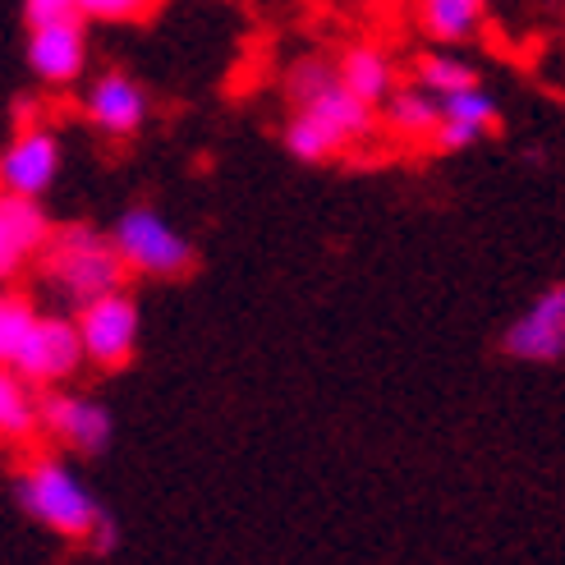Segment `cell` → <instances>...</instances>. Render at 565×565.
I'll use <instances>...</instances> for the list:
<instances>
[{
  "mask_svg": "<svg viewBox=\"0 0 565 565\" xmlns=\"http://www.w3.org/2000/svg\"><path fill=\"white\" fill-rule=\"evenodd\" d=\"M373 129H377V106L359 102L335 74L327 88L295 102V116L286 125V148L295 161L318 166L345 148H359L363 138H373Z\"/></svg>",
  "mask_w": 565,
  "mask_h": 565,
  "instance_id": "6da1fadb",
  "label": "cell"
},
{
  "mask_svg": "<svg viewBox=\"0 0 565 565\" xmlns=\"http://www.w3.org/2000/svg\"><path fill=\"white\" fill-rule=\"evenodd\" d=\"M42 253H46V263H42L46 290L70 308H83L110 290H125L120 253L110 244V235L93 231V225H70V231L51 235Z\"/></svg>",
  "mask_w": 565,
  "mask_h": 565,
  "instance_id": "7a4b0ae2",
  "label": "cell"
},
{
  "mask_svg": "<svg viewBox=\"0 0 565 565\" xmlns=\"http://www.w3.org/2000/svg\"><path fill=\"white\" fill-rule=\"evenodd\" d=\"M19 505L42 529H51L55 539H70V543H88L93 524L102 520V505H97L93 488L55 456H38V460L23 465Z\"/></svg>",
  "mask_w": 565,
  "mask_h": 565,
  "instance_id": "3957f363",
  "label": "cell"
},
{
  "mask_svg": "<svg viewBox=\"0 0 565 565\" xmlns=\"http://www.w3.org/2000/svg\"><path fill=\"white\" fill-rule=\"evenodd\" d=\"M110 244H116L125 271L152 276V280L184 276L189 263H193V244L157 207H129V212H120L116 231H110Z\"/></svg>",
  "mask_w": 565,
  "mask_h": 565,
  "instance_id": "277c9868",
  "label": "cell"
},
{
  "mask_svg": "<svg viewBox=\"0 0 565 565\" xmlns=\"http://www.w3.org/2000/svg\"><path fill=\"white\" fill-rule=\"evenodd\" d=\"M74 322H78L83 359L106 373L125 369L138 354V341H143V313H138V299L129 290H110L93 303L74 308Z\"/></svg>",
  "mask_w": 565,
  "mask_h": 565,
  "instance_id": "5b68a950",
  "label": "cell"
},
{
  "mask_svg": "<svg viewBox=\"0 0 565 565\" xmlns=\"http://www.w3.org/2000/svg\"><path fill=\"white\" fill-rule=\"evenodd\" d=\"M501 354L515 363H561L565 359V280L539 290L524 313L501 331Z\"/></svg>",
  "mask_w": 565,
  "mask_h": 565,
  "instance_id": "8992f818",
  "label": "cell"
},
{
  "mask_svg": "<svg viewBox=\"0 0 565 565\" xmlns=\"http://www.w3.org/2000/svg\"><path fill=\"white\" fill-rule=\"evenodd\" d=\"M61 161H65L61 134L46 125H19V134L0 148V189L42 203V193L61 175Z\"/></svg>",
  "mask_w": 565,
  "mask_h": 565,
  "instance_id": "52a82bcc",
  "label": "cell"
},
{
  "mask_svg": "<svg viewBox=\"0 0 565 565\" xmlns=\"http://www.w3.org/2000/svg\"><path fill=\"white\" fill-rule=\"evenodd\" d=\"M83 341H78V322L65 313H42L33 335H28L23 354L14 359V373L33 386H61L83 369Z\"/></svg>",
  "mask_w": 565,
  "mask_h": 565,
  "instance_id": "ba28073f",
  "label": "cell"
},
{
  "mask_svg": "<svg viewBox=\"0 0 565 565\" xmlns=\"http://www.w3.org/2000/svg\"><path fill=\"white\" fill-rule=\"evenodd\" d=\"M28 70L42 88H74L88 70V19L28 28Z\"/></svg>",
  "mask_w": 565,
  "mask_h": 565,
  "instance_id": "9c48e42d",
  "label": "cell"
},
{
  "mask_svg": "<svg viewBox=\"0 0 565 565\" xmlns=\"http://www.w3.org/2000/svg\"><path fill=\"white\" fill-rule=\"evenodd\" d=\"M38 423L42 428L70 446V450H83V456H97V450L110 446V433H116V423H110V409L93 395H78V391H51L38 401Z\"/></svg>",
  "mask_w": 565,
  "mask_h": 565,
  "instance_id": "30bf717a",
  "label": "cell"
},
{
  "mask_svg": "<svg viewBox=\"0 0 565 565\" xmlns=\"http://www.w3.org/2000/svg\"><path fill=\"white\" fill-rule=\"evenodd\" d=\"M148 93L143 83L120 74V70H106L88 83V93H83V116H88V125L106 138H134L138 129L148 125Z\"/></svg>",
  "mask_w": 565,
  "mask_h": 565,
  "instance_id": "8fae6325",
  "label": "cell"
},
{
  "mask_svg": "<svg viewBox=\"0 0 565 565\" xmlns=\"http://www.w3.org/2000/svg\"><path fill=\"white\" fill-rule=\"evenodd\" d=\"M51 244V221L38 198H19L0 189V286H10L14 276L33 267L42 258V248Z\"/></svg>",
  "mask_w": 565,
  "mask_h": 565,
  "instance_id": "7c38bea8",
  "label": "cell"
},
{
  "mask_svg": "<svg viewBox=\"0 0 565 565\" xmlns=\"http://www.w3.org/2000/svg\"><path fill=\"white\" fill-rule=\"evenodd\" d=\"M501 125V106L497 97L478 83V88H465V93H450L441 97V125L433 134V148L437 152H469L473 143Z\"/></svg>",
  "mask_w": 565,
  "mask_h": 565,
  "instance_id": "4fadbf2b",
  "label": "cell"
},
{
  "mask_svg": "<svg viewBox=\"0 0 565 565\" xmlns=\"http://www.w3.org/2000/svg\"><path fill=\"white\" fill-rule=\"evenodd\" d=\"M335 74H341V83L369 106H382L395 88V65L391 55L382 46H369V42H354L341 51V61H335Z\"/></svg>",
  "mask_w": 565,
  "mask_h": 565,
  "instance_id": "5bb4252c",
  "label": "cell"
},
{
  "mask_svg": "<svg viewBox=\"0 0 565 565\" xmlns=\"http://www.w3.org/2000/svg\"><path fill=\"white\" fill-rule=\"evenodd\" d=\"M382 125L395 138H428L433 143V134L441 125V97L418 88V83H395L391 97L382 102Z\"/></svg>",
  "mask_w": 565,
  "mask_h": 565,
  "instance_id": "9a60e30c",
  "label": "cell"
},
{
  "mask_svg": "<svg viewBox=\"0 0 565 565\" xmlns=\"http://www.w3.org/2000/svg\"><path fill=\"white\" fill-rule=\"evenodd\" d=\"M418 6V23L423 33L441 46H456V42H469L478 28H483V14L492 0H414Z\"/></svg>",
  "mask_w": 565,
  "mask_h": 565,
  "instance_id": "2e32d148",
  "label": "cell"
},
{
  "mask_svg": "<svg viewBox=\"0 0 565 565\" xmlns=\"http://www.w3.org/2000/svg\"><path fill=\"white\" fill-rule=\"evenodd\" d=\"M42 428L33 382H23L14 369L0 363V441H28Z\"/></svg>",
  "mask_w": 565,
  "mask_h": 565,
  "instance_id": "e0dca14e",
  "label": "cell"
},
{
  "mask_svg": "<svg viewBox=\"0 0 565 565\" xmlns=\"http://www.w3.org/2000/svg\"><path fill=\"white\" fill-rule=\"evenodd\" d=\"M414 83L428 88L433 97H450V93H465V88H478V70L456 51H428L414 61Z\"/></svg>",
  "mask_w": 565,
  "mask_h": 565,
  "instance_id": "ac0fdd59",
  "label": "cell"
},
{
  "mask_svg": "<svg viewBox=\"0 0 565 565\" xmlns=\"http://www.w3.org/2000/svg\"><path fill=\"white\" fill-rule=\"evenodd\" d=\"M38 318L42 313H38L33 299L10 290V286H0V363H6V369H14V359L23 354V345H28V335H33Z\"/></svg>",
  "mask_w": 565,
  "mask_h": 565,
  "instance_id": "d6986e66",
  "label": "cell"
},
{
  "mask_svg": "<svg viewBox=\"0 0 565 565\" xmlns=\"http://www.w3.org/2000/svg\"><path fill=\"white\" fill-rule=\"evenodd\" d=\"M331 78H335L331 61H322V55H303V61H295L286 70V93H290V102H303V97H313L318 88H327Z\"/></svg>",
  "mask_w": 565,
  "mask_h": 565,
  "instance_id": "ffe728a7",
  "label": "cell"
},
{
  "mask_svg": "<svg viewBox=\"0 0 565 565\" xmlns=\"http://www.w3.org/2000/svg\"><path fill=\"white\" fill-rule=\"evenodd\" d=\"M157 10V0H83L88 23H138Z\"/></svg>",
  "mask_w": 565,
  "mask_h": 565,
  "instance_id": "44dd1931",
  "label": "cell"
},
{
  "mask_svg": "<svg viewBox=\"0 0 565 565\" xmlns=\"http://www.w3.org/2000/svg\"><path fill=\"white\" fill-rule=\"evenodd\" d=\"M28 28L38 23H61V19H83V0H23Z\"/></svg>",
  "mask_w": 565,
  "mask_h": 565,
  "instance_id": "7402d4cb",
  "label": "cell"
},
{
  "mask_svg": "<svg viewBox=\"0 0 565 565\" xmlns=\"http://www.w3.org/2000/svg\"><path fill=\"white\" fill-rule=\"evenodd\" d=\"M116 543H120V533H116V524H110V520L102 515V520L93 524V533H88V547L106 556V552H116Z\"/></svg>",
  "mask_w": 565,
  "mask_h": 565,
  "instance_id": "603a6c76",
  "label": "cell"
},
{
  "mask_svg": "<svg viewBox=\"0 0 565 565\" xmlns=\"http://www.w3.org/2000/svg\"><path fill=\"white\" fill-rule=\"evenodd\" d=\"M14 116H19V125H38V102H14Z\"/></svg>",
  "mask_w": 565,
  "mask_h": 565,
  "instance_id": "cb8c5ba5",
  "label": "cell"
}]
</instances>
